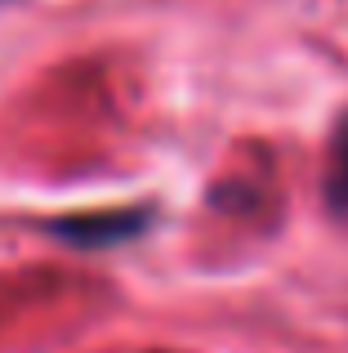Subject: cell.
I'll use <instances>...</instances> for the list:
<instances>
[{"instance_id": "6da1fadb", "label": "cell", "mask_w": 348, "mask_h": 353, "mask_svg": "<svg viewBox=\"0 0 348 353\" xmlns=\"http://www.w3.org/2000/svg\"><path fill=\"white\" fill-rule=\"evenodd\" d=\"M157 224L152 206H121V210H72V215L45 219V233L72 250H112L139 241Z\"/></svg>"}, {"instance_id": "7a4b0ae2", "label": "cell", "mask_w": 348, "mask_h": 353, "mask_svg": "<svg viewBox=\"0 0 348 353\" xmlns=\"http://www.w3.org/2000/svg\"><path fill=\"white\" fill-rule=\"evenodd\" d=\"M326 206L335 215H348V117L340 121L331 139V157H326Z\"/></svg>"}]
</instances>
